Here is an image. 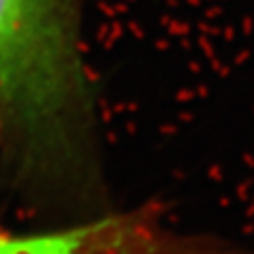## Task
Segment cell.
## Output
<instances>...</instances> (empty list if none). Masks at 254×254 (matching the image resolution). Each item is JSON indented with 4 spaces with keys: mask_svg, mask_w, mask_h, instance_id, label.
Wrapping results in <instances>:
<instances>
[{
    "mask_svg": "<svg viewBox=\"0 0 254 254\" xmlns=\"http://www.w3.org/2000/svg\"><path fill=\"white\" fill-rule=\"evenodd\" d=\"M83 0H0V149L70 143L91 117Z\"/></svg>",
    "mask_w": 254,
    "mask_h": 254,
    "instance_id": "6da1fadb",
    "label": "cell"
},
{
    "mask_svg": "<svg viewBox=\"0 0 254 254\" xmlns=\"http://www.w3.org/2000/svg\"><path fill=\"white\" fill-rule=\"evenodd\" d=\"M0 254H254L166 230L136 215H115L34 234L0 232Z\"/></svg>",
    "mask_w": 254,
    "mask_h": 254,
    "instance_id": "7a4b0ae2",
    "label": "cell"
}]
</instances>
